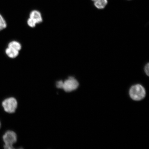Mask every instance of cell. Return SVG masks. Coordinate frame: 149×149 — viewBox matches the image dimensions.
I'll list each match as a JSON object with an SVG mask.
<instances>
[{
    "label": "cell",
    "instance_id": "cell-1",
    "mask_svg": "<svg viewBox=\"0 0 149 149\" xmlns=\"http://www.w3.org/2000/svg\"><path fill=\"white\" fill-rule=\"evenodd\" d=\"M130 97L136 101H139L143 99L146 95V91L144 87L139 84L133 86L130 90Z\"/></svg>",
    "mask_w": 149,
    "mask_h": 149
},
{
    "label": "cell",
    "instance_id": "cell-2",
    "mask_svg": "<svg viewBox=\"0 0 149 149\" xmlns=\"http://www.w3.org/2000/svg\"><path fill=\"white\" fill-rule=\"evenodd\" d=\"M3 138L5 144L3 146L5 149L15 148L13 145L17 141V136L15 132L11 130L7 131L3 135Z\"/></svg>",
    "mask_w": 149,
    "mask_h": 149
},
{
    "label": "cell",
    "instance_id": "cell-3",
    "mask_svg": "<svg viewBox=\"0 0 149 149\" xmlns=\"http://www.w3.org/2000/svg\"><path fill=\"white\" fill-rule=\"evenodd\" d=\"M17 104L16 99L13 97L6 99L2 103L4 111L9 113L15 112L17 107Z\"/></svg>",
    "mask_w": 149,
    "mask_h": 149
},
{
    "label": "cell",
    "instance_id": "cell-4",
    "mask_svg": "<svg viewBox=\"0 0 149 149\" xmlns=\"http://www.w3.org/2000/svg\"><path fill=\"white\" fill-rule=\"evenodd\" d=\"M79 82L75 78L70 77L64 81L62 89L65 92H70L75 90L79 87Z\"/></svg>",
    "mask_w": 149,
    "mask_h": 149
},
{
    "label": "cell",
    "instance_id": "cell-5",
    "mask_svg": "<svg viewBox=\"0 0 149 149\" xmlns=\"http://www.w3.org/2000/svg\"><path fill=\"white\" fill-rule=\"evenodd\" d=\"M29 17V18L32 19L37 24L41 23L42 21L41 14L38 10L31 11Z\"/></svg>",
    "mask_w": 149,
    "mask_h": 149
},
{
    "label": "cell",
    "instance_id": "cell-6",
    "mask_svg": "<svg viewBox=\"0 0 149 149\" xmlns=\"http://www.w3.org/2000/svg\"><path fill=\"white\" fill-rule=\"evenodd\" d=\"M97 8L99 9L105 8L108 3L107 0H92Z\"/></svg>",
    "mask_w": 149,
    "mask_h": 149
},
{
    "label": "cell",
    "instance_id": "cell-7",
    "mask_svg": "<svg viewBox=\"0 0 149 149\" xmlns=\"http://www.w3.org/2000/svg\"><path fill=\"white\" fill-rule=\"evenodd\" d=\"M5 52L7 56L11 58H15L19 54V51L9 47L6 49Z\"/></svg>",
    "mask_w": 149,
    "mask_h": 149
},
{
    "label": "cell",
    "instance_id": "cell-8",
    "mask_svg": "<svg viewBox=\"0 0 149 149\" xmlns=\"http://www.w3.org/2000/svg\"><path fill=\"white\" fill-rule=\"evenodd\" d=\"M8 47L19 51L21 49L22 45L19 42L16 41H13L9 43Z\"/></svg>",
    "mask_w": 149,
    "mask_h": 149
},
{
    "label": "cell",
    "instance_id": "cell-9",
    "mask_svg": "<svg viewBox=\"0 0 149 149\" xmlns=\"http://www.w3.org/2000/svg\"><path fill=\"white\" fill-rule=\"evenodd\" d=\"M7 27V24L3 17L0 14V31L3 30Z\"/></svg>",
    "mask_w": 149,
    "mask_h": 149
},
{
    "label": "cell",
    "instance_id": "cell-10",
    "mask_svg": "<svg viewBox=\"0 0 149 149\" xmlns=\"http://www.w3.org/2000/svg\"><path fill=\"white\" fill-rule=\"evenodd\" d=\"M27 23L28 25L31 28H33L36 26V23L34 20L31 18H29L27 20Z\"/></svg>",
    "mask_w": 149,
    "mask_h": 149
},
{
    "label": "cell",
    "instance_id": "cell-11",
    "mask_svg": "<svg viewBox=\"0 0 149 149\" xmlns=\"http://www.w3.org/2000/svg\"><path fill=\"white\" fill-rule=\"evenodd\" d=\"M63 83H64V81H61V80L57 81L56 84V86L57 88L62 89Z\"/></svg>",
    "mask_w": 149,
    "mask_h": 149
},
{
    "label": "cell",
    "instance_id": "cell-12",
    "mask_svg": "<svg viewBox=\"0 0 149 149\" xmlns=\"http://www.w3.org/2000/svg\"><path fill=\"white\" fill-rule=\"evenodd\" d=\"M149 63H148L146 65L144 68V71L146 73L147 75L149 76Z\"/></svg>",
    "mask_w": 149,
    "mask_h": 149
},
{
    "label": "cell",
    "instance_id": "cell-13",
    "mask_svg": "<svg viewBox=\"0 0 149 149\" xmlns=\"http://www.w3.org/2000/svg\"><path fill=\"white\" fill-rule=\"evenodd\" d=\"M1 122H0V127H1Z\"/></svg>",
    "mask_w": 149,
    "mask_h": 149
}]
</instances>
